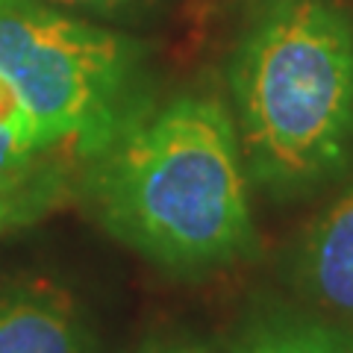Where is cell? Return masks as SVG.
<instances>
[{
  "label": "cell",
  "mask_w": 353,
  "mask_h": 353,
  "mask_svg": "<svg viewBox=\"0 0 353 353\" xmlns=\"http://www.w3.org/2000/svg\"><path fill=\"white\" fill-rule=\"evenodd\" d=\"M80 159L44 150L27 165L0 174V239L65 209L80 194Z\"/></svg>",
  "instance_id": "8992f818"
},
{
  "label": "cell",
  "mask_w": 353,
  "mask_h": 353,
  "mask_svg": "<svg viewBox=\"0 0 353 353\" xmlns=\"http://www.w3.org/2000/svg\"><path fill=\"white\" fill-rule=\"evenodd\" d=\"M44 153L39 130L32 124L27 106L3 77H0V174L27 165Z\"/></svg>",
  "instance_id": "ba28073f"
},
{
  "label": "cell",
  "mask_w": 353,
  "mask_h": 353,
  "mask_svg": "<svg viewBox=\"0 0 353 353\" xmlns=\"http://www.w3.org/2000/svg\"><path fill=\"white\" fill-rule=\"evenodd\" d=\"M139 44L44 0H0V77L18 92L44 150L83 165L139 112Z\"/></svg>",
  "instance_id": "3957f363"
},
{
  "label": "cell",
  "mask_w": 353,
  "mask_h": 353,
  "mask_svg": "<svg viewBox=\"0 0 353 353\" xmlns=\"http://www.w3.org/2000/svg\"><path fill=\"white\" fill-rule=\"evenodd\" d=\"M80 194L115 241L171 271H209L256 248L250 176L218 97L139 109L83 165Z\"/></svg>",
  "instance_id": "6da1fadb"
},
{
  "label": "cell",
  "mask_w": 353,
  "mask_h": 353,
  "mask_svg": "<svg viewBox=\"0 0 353 353\" xmlns=\"http://www.w3.org/2000/svg\"><path fill=\"white\" fill-rule=\"evenodd\" d=\"M233 121L250 183L277 201L339 180L353 159V30L330 0H274L241 39Z\"/></svg>",
  "instance_id": "7a4b0ae2"
},
{
  "label": "cell",
  "mask_w": 353,
  "mask_h": 353,
  "mask_svg": "<svg viewBox=\"0 0 353 353\" xmlns=\"http://www.w3.org/2000/svg\"><path fill=\"white\" fill-rule=\"evenodd\" d=\"M139 353H218V350L194 339H153L148 345H141Z\"/></svg>",
  "instance_id": "9c48e42d"
},
{
  "label": "cell",
  "mask_w": 353,
  "mask_h": 353,
  "mask_svg": "<svg viewBox=\"0 0 353 353\" xmlns=\"http://www.w3.org/2000/svg\"><path fill=\"white\" fill-rule=\"evenodd\" d=\"M44 3H59V6H74L85 9V12H101V15H115L124 6H130L132 0H44Z\"/></svg>",
  "instance_id": "30bf717a"
},
{
  "label": "cell",
  "mask_w": 353,
  "mask_h": 353,
  "mask_svg": "<svg viewBox=\"0 0 353 353\" xmlns=\"http://www.w3.org/2000/svg\"><path fill=\"white\" fill-rule=\"evenodd\" d=\"M294 280L318 306L353 321V183L303 233L294 256Z\"/></svg>",
  "instance_id": "5b68a950"
},
{
  "label": "cell",
  "mask_w": 353,
  "mask_h": 353,
  "mask_svg": "<svg viewBox=\"0 0 353 353\" xmlns=\"http://www.w3.org/2000/svg\"><path fill=\"white\" fill-rule=\"evenodd\" d=\"M230 353H353V333L321 318L265 312L236 336Z\"/></svg>",
  "instance_id": "52a82bcc"
},
{
  "label": "cell",
  "mask_w": 353,
  "mask_h": 353,
  "mask_svg": "<svg viewBox=\"0 0 353 353\" xmlns=\"http://www.w3.org/2000/svg\"><path fill=\"white\" fill-rule=\"evenodd\" d=\"M0 353H97L80 301L50 277L0 280Z\"/></svg>",
  "instance_id": "277c9868"
}]
</instances>
